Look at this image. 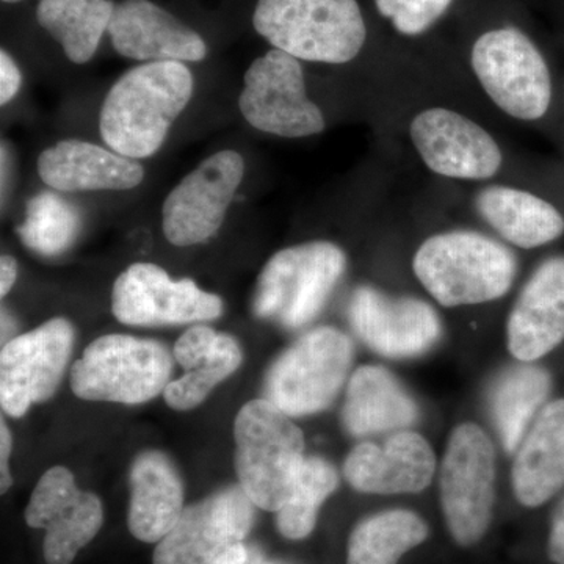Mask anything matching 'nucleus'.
<instances>
[{
	"instance_id": "ea45409f",
	"label": "nucleus",
	"mask_w": 564,
	"mask_h": 564,
	"mask_svg": "<svg viewBox=\"0 0 564 564\" xmlns=\"http://www.w3.org/2000/svg\"><path fill=\"white\" fill-rule=\"evenodd\" d=\"M2 2H6V3H18V2H22V0H2Z\"/></svg>"
},
{
	"instance_id": "0eeeda50",
	"label": "nucleus",
	"mask_w": 564,
	"mask_h": 564,
	"mask_svg": "<svg viewBox=\"0 0 564 564\" xmlns=\"http://www.w3.org/2000/svg\"><path fill=\"white\" fill-rule=\"evenodd\" d=\"M352 356L347 334L332 326L311 329L272 364L263 395L291 417L321 413L343 389Z\"/></svg>"
},
{
	"instance_id": "72a5a7b5",
	"label": "nucleus",
	"mask_w": 564,
	"mask_h": 564,
	"mask_svg": "<svg viewBox=\"0 0 564 564\" xmlns=\"http://www.w3.org/2000/svg\"><path fill=\"white\" fill-rule=\"evenodd\" d=\"M21 70L6 50L0 52V104L6 106L21 88Z\"/></svg>"
},
{
	"instance_id": "393cba45",
	"label": "nucleus",
	"mask_w": 564,
	"mask_h": 564,
	"mask_svg": "<svg viewBox=\"0 0 564 564\" xmlns=\"http://www.w3.org/2000/svg\"><path fill=\"white\" fill-rule=\"evenodd\" d=\"M477 207L503 239L524 250L554 242L564 232L563 215L533 193L494 185L478 193Z\"/></svg>"
},
{
	"instance_id": "9b49d317",
	"label": "nucleus",
	"mask_w": 564,
	"mask_h": 564,
	"mask_svg": "<svg viewBox=\"0 0 564 564\" xmlns=\"http://www.w3.org/2000/svg\"><path fill=\"white\" fill-rule=\"evenodd\" d=\"M240 110L258 131L302 139L325 129L322 110L306 95L299 58L272 50L245 73Z\"/></svg>"
},
{
	"instance_id": "423d86ee",
	"label": "nucleus",
	"mask_w": 564,
	"mask_h": 564,
	"mask_svg": "<svg viewBox=\"0 0 564 564\" xmlns=\"http://www.w3.org/2000/svg\"><path fill=\"white\" fill-rule=\"evenodd\" d=\"M174 356L165 345L126 334L93 340L70 367V388L82 400L140 404L165 391Z\"/></svg>"
},
{
	"instance_id": "9d476101",
	"label": "nucleus",
	"mask_w": 564,
	"mask_h": 564,
	"mask_svg": "<svg viewBox=\"0 0 564 564\" xmlns=\"http://www.w3.org/2000/svg\"><path fill=\"white\" fill-rule=\"evenodd\" d=\"M473 68L497 106L522 121L547 113L552 99L551 73L543 55L518 29L486 32L474 44Z\"/></svg>"
},
{
	"instance_id": "6e6552de",
	"label": "nucleus",
	"mask_w": 564,
	"mask_h": 564,
	"mask_svg": "<svg viewBox=\"0 0 564 564\" xmlns=\"http://www.w3.org/2000/svg\"><path fill=\"white\" fill-rule=\"evenodd\" d=\"M441 505L448 532L463 547L488 532L496 500V448L477 423L455 426L440 475Z\"/></svg>"
},
{
	"instance_id": "7c9ffc66",
	"label": "nucleus",
	"mask_w": 564,
	"mask_h": 564,
	"mask_svg": "<svg viewBox=\"0 0 564 564\" xmlns=\"http://www.w3.org/2000/svg\"><path fill=\"white\" fill-rule=\"evenodd\" d=\"M243 361L242 348L229 334L220 333L215 350L209 358L176 381H170L163 391L165 402L176 411H188L199 406L214 391L215 386L231 377Z\"/></svg>"
},
{
	"instance_id": "4468645a",
	"label": "nucleus",
	"mask_w": 564,
	"mask_h": 564,
	"mask_svg": "<svg viewBox=\"0 0 564 564\" xmlns=\"http://www.w3.org/2000/svg\"><path fill=\"white\" fill-rule=\"evenodd\" d=\"M111 313L124 325H182L215 321L223 313V302L195 281H173L161 267L139 262L115 281Z\"/></svg>"
},
{
	"instance_id": "f8f14e48",
	"label": "nucleus",
	"mask_w": 564,
	"mask_h": 564,
	"mask_svg": "<svg viewBox=\"0 0 564 564\" xmlns=\"http://www.w3.org/2000/svg\"><path fill=\"white\" fill-rule=\"evenodd\" d=\"M73 345V325L61 317L3 345L0 352L2 410L11 417H22L32 404L50 400L62 383Z\"/></svg>"
},
{
	"instance_id": "c85d7f7f",
	"label": "nucleus",
	"mask_w": 564,
	"mask_h": 564,
	"mask_svg": "<svg viewBox=\"0 0 564 564\" xmlns=\"http://www.w3.org/2000/svg\"><path fill=\"white\" fill-rule=\"evenodd\" d=\"M337 486L339 475L333 464L318 456L304 459L288 503L276 513V527L282 536L292 541L310 536L322 505L336 492Z\"/></svg>"
},
{
	"instance_id": "412c9836",
	"label": "nucleus",
	"mask_w": 564,
	"mask_h": 564,
	"mask_svg": "<svg viewBox=\"0 0 564 564\" xmlns=\"http://www.w3.org/2000/svg\"><path fill=\"white\" fill-rule=\"evenodd\" d=\"M39 173L58 192L131 191L144 177L133 159L80 140L61 141L41 152Z\"/></svg>"
},
{
	"instance_id": "dca6fc26",
	"label": "nucleus",
	"mask_w": 564,
	"mask_h": 564,
	"mask_svg": "<svg viewBox=\"0 0 564 564\" xmlns=\"http://www.w3.org/2000/svg\"><path fill=\"white\" fill-rule=\"evenodd\" d=\"M348 321L370 350L392 359L421 356L443 336V323L432 304L414 296H391L369 285L352 292Z\"/></svg>"
},
{
	"instance_id": "4c0bfd02",
	"label": "nucleus",
	"mask_w": 564,
	"mask_h": 564,
	"mask_svg": "<svg viewBox=\"0 0 564 564\" xmlns=\"http://www.w3.org/2000/svg\"><path fill=\"white\" fill-rule=\"evenodd\" d=\"M14 329H17V325H14L13 318L10 317L9 314L3 311L2 313V337L3 339L11 340V334H13Z\"/></svg>"
},
{
	"instance_id": "c9c22d12",
	"label": "nucleus",
	"mask_w": 564,
	"mask_h": 564,
	"mask_svg": "<svg viewBox=\"0 0 564 564\" xmlns=\"http://www.w3.org/2000/svg\"><path fill=\"white\" fill-rule=\"evenodd\" d=\"M13 447V437L6 421L0 422V491L6 494L13 485L10 474V455Z\"/></svg>"
},
{
	"instance_id": "1a4fd4ad",
	"label": "nucleus",
	"mask_w": 564,
	"mask_h": 564,
	"mask_svg": "<svg viewBox=\"0 0 564 564\" xmlns=\"http://www.w3.org/2000/svg\"><path fill=\"white\" fill-rule=\"evenodd\" d=\"M254 508L242 486L234 485L185 508L172 532L155 545L154 564H247L245 544Z\"/></svg>"
},
{
	"instance_id": "bb28decb",
	"label": "nucleus",
	"mask_w": 564,
	"mask_h": 564,
	"mask_svg": "<svg viewBox=\"0 0 564 564\" xmlns=\"http://www.w3.org/2000/svg\"><path fill=\"white\" fill-rule=\"evenodd\" d=\"M111 0H40L36 21L76 65L90 62L109 31Z\"/></svg>"
},
{
	"instance_id": "f03ea898",
	"label": "nucleus",
	"mask_w": 564,
	"mask_h": 564,
	"mask_svg": "<svg viewBox=\"0 0 564 564\" xmlns=\"http://www.w3.org/2000/svg\"><path fill=\"white\" fill-rule=\"evenodd\" d=\"M413 269L441 306L456 307L502 299L513 285L514 252L475 231L430 237L415 252Z\"/></svg>"
},
{
	"instance_id": "a19ab883",
	"label": "nucleus",
	"mask_w": 564,
	"mask_h": 564,
	"mask_svg": "<svg viewBox=\"0 0 564 564\" xmlns=\"http://www.w3.org/2000/svg\"><path fill=\"white\" fill-rule=\"evenodd\" d=\"M262 564H284V563H278V562H263Z\"/></svg>"
},
{
	"instance_id": "20e7f679",
	"label": "nucleus",
	"mask_w": 564,
	"mask_h": 564,
	"mask_svg": "<svg viewBox=\"0 0 564 564\" xmlns=\"http://www.w3.org/2000/svg\"><path fill=\"white\" fill-rule=\"evenodd\" d=\"M252 25L274 50L333 65L351 62L367 39L356 0H259Z\"/></svg>"
},
{
	"instance_id": "39448f33",
	"label": "nucleus",
	"mask_w": 564,
	"mask_h": 564,
	"mask_svg": "<svg viewBox=\"0 0 564 564\" xmlns=\"http://www.w3.org/2000/svg\"><path fill=\"white\" fill-rule=\"evenodd\" d=\"M345 267L344 251L325 240L278 251L259 276L252 311L282 328H302L321 314Z\"/></svg>"
},
{
	"instance_id": "58836bf2",
	"label": "nucleus",
	"mask_w": 564,
	"mask_h": 564,
	"mask_svg": "<svg viewBox=\"0 0 564 564\" xmlns=\"http://www.w3.org/2000/svg\"><path fill=\"white\" fill-rule=\"evenodd\" d=\"M263 556L261 551H258L256 547H250V558H248L247 564H262Z\"/></svg>"
},
{
	"instance_id": "e433bc0d",
	"label": "nucleus",
	"mask_w": 564,
	"mask_h": 564,
	"mask_svg": "<svg viewBox=\"0 0 564 564\" xmlns=\"http://www.w3.org/2000/svg\"><path fill=\"white\" fill-rule=\"evenodd\" d=\"M18 278V263L11 256L0 259V295L6 296L11 291Z\"/></svg>"
},
{
	"instance_id": "b1692460",
	"label": "nucleus",
	"mask_w": 564,
	"mask_h": 564,
	"mask_svg": "<svg viewBox=\"0 0 564 564\" xmlns=\"http://www.w3.org/2000/svg\"><path fill=\"white\" fill-rule=\"evenodd\" d=\"M417 419V403L388 369L362 366L351 375L343 410L351 436L403 432Z\"/></svg>"
},
{
	"instance_id": "4be33fe9",
	"label": "nucleus",
	"mask_w": 564,
	"mask_h": 564,
	"mask_svg": "<svg viewBox=\"0 0 564 564\" xmlns=\"http://www.w3.org/2000/svg\"><path fill=\"white\" fill-rule=\"evenodd\" d=\"M184 510V485L172 459L155 451L137 456L131 467L129 532L143 543H161Z\"/></svg>"
},
{
	"instance_id": "5701e85b",
	"label": "nucleus",
	"mask_w": 564,
	"mask_h": 564,
	"mask_svg": "<svg viewBox=\"0 0 564 564\" xmlns=\"http://www.w3.org/2000/svg\"><path fill=\"white\" fill-rule=\"evenodd\" d=\"M516 499L538 508L564 488V399L545 404L519 445L513 464Z\"/></svg>"
},
{
	"instance_id": "7ed1b4c3",
	"label": "nucleus",
	"mask_w": 564,
	"mask_h": 564,
	"mask_svg": "<svg viewBox=\"0 0 564 564\" xmlns=\"http://www.w3.org/2000/svg\"><path fill=\"white\" fill-rule=\"evenodd\" d=\"M234 440L239 485L256 507L278 513L306 459L302 430L272 402L258 399L237 414Z\"/></svg>"
},
{
	"instance_id": "f257e3e1",
	"label": "nucleus",
	"mask_w": 564,
	"mask_h": 564,
	"mask_svg": "<svg viewBox=\"0 0 564 564\" xmlns=\"http://www.w3.org/2000/svg\"><path fill=\"white\" fill-rule=\"evenodd\" d=\"M193 77L181 62H150L122 74L104 99L99 131L128 159L155 154L191 102Z\"/></svg>"
},
{
	"instance_id": "f3484780",
	"label": "nucleus",
	"mask_w": 564,
	"mask_h": 564,
	"mask_svg": "<svg viewBox=\"0 0 564 564\" xmlns=\"http://www.w3.org/2000/svg\"><path fill=\"white\" fill-rule=\"evenodd\" d=\"M411 140L432 172L452 180L484 181L499 173L502 151L477 122L448 109L421 111Z\"/></svg>"
},
{
	"instance_id": "c756f323",
	"label": "nucleus",
	"mask_w": 564,
	"mask_h": 564,
	"mask_svg": "<svg viewBox=\"0 0 564 564\" xmlns=\"http://www.w3.org/2000/svg\"><path fill=\"white\" fill-rule=\"evenodd\" d=\"M80 229V215L73 204L52 192H43L28 204V215L18 236L29 250L57 256L68 250Z\"/></svg>"
},
{
	"instance_id": "6ab92c4d",
	"label": "nucleus",
	"mask_w": 564,
	"mask_h": 564,
	"mask_svg": "<svg viewBox=\"0 0 564 564\" xmlns=\"http://www.w3.org/2000/svg\"><path fill=\"white\" fill-rule=\"evenodd\" d=\"M115 51L140 62H202L207 44L172 13L151 0H122L109 24Z\"/></svg>"
},
{
	"instance_id": "2eb2a0df",
	"label": "nucleus",
	"mask_w": 564,
	"mask_h": 564,
	"mask_svg": "<svg viewBox=\"0 0 564 564\" xmlns=\"http://www.w3.org/2000/svg\"><path fill=\"white\" fill-rule=\"evenodd\" d=\"M32 529L44 530L47 564H70L95 540L104 524L102 502L80 491L66 467L55 466L40 478L24 513Z\"/></svg>"
},
{
	"instance_id": "473e14b6",
	"label": "nucleus",
	"mask_w": 564,
	"mask_h": 564,
	"mask_svg": "<svg viewBox=\"0 0 564 564\" xmlns=\"http://www.w3.org/2000/svg\"><path fill=\"white\" fill-rule=\"evenodd\" d=\"M220 333L214 332L209 326H192L182 334L174 345V361L180 364L185 372L198 366L214 352Z\"/></svg>"
},
{
	"instance_id": "f704fd0d",
	"label": "nucleus",
	"mask_w": 564,
	"mask_h": 564,
	"mask_svg": "<svg viewBox=\"0 0 564 564\" xmlns=\"http://www.w3.org/2000/svg\"><path fill=\"white\" fill-rule=\"evenodd\" d=\"M549 558L556 564H564V499L556 505L554 516H552Z\"/></svg>"
},
{
	"instance_id": "ddd939ff",
	"label": "nucleus",
	"mask_w": 564,
	"mask_h": 564,
	"mask_svg": "<svg viewBox=\"0 0 564 564\" xmlns=\"http://www.w3.org/2000/svg\"><path fill=\"white\" fill-rule=\"evenodd\" d=\"M245 161L225 150L206 159L173 188L163 204V234L174 247L207 242L221 228L237 188Z\"/></svg>"
},
{
	"instance_id": "a211bd4d",
	"label": "nucleus",
	"mask_w": 564,
	"mask_h": 564,
	"mask_svg": "<svg viewBox=\"0 0 564 564\" xmlns=\"http://www.w3.org/2000/svg\"><path fill=\"white\" fill-rule=\"evenodd\" d=\"M436 455L414 432L392 434L384 444L356 445L344 464L348 485L364 494H417L432 485Z\"/></svg>"
},
{
	"instance_id": "cd10ccee",
	"label": "nucleus",
	"mask_w": 564,
	"mask_h": 564,
	"mask_svg": "<svg viewBox=\"0 0 564 564\" xmlns=\"http://www.w3.org/2000/svg\"><path fill=\"white\" fill-rule=\"evenodd\" d=\"M429 525L410 510L370 516L348 540L347 564H397L406 552L425 543Z\"/></svg>"
},
{
	"instance_id": "2f4dec72",
	"label": "nucleus",
	"mask_w": 564,
	"mask_h": 564,
	"mask_svg": "<svg viewBox=\"0 0 564 564\" xmlns=\"http://www.w3.org/2000/svg\"><path fill=\"white\" fill-rule=\"evenodd\" d=\"M454 0H375L381 17L392 22L397 32L415 36L429 31Z\"/></svg>"
},
{
	"instance_id": "aec40b11",
	"label": "nucleus",
	"mask_w": 564,
	"mask_h": 564,
	"mask_svg": "<svg viewBox=\"0 0 564 564\" xmlns=\"http://www.w3.org/2000/svg\"><path fill=\"white\" fill-rule=\"evenodd\" d=\"M564 340V258L538 267L516 300L507 323V345L519 362H534Z\"/></svg>"
},
{
	"instance_id": "a878e982",
	"label": "nucleus",
	"mask_w": 564,
	"mask_h": 564,
	"mask_svg": "<svg viewBox=\"0 0 564 564\" xmlns=\"http://www.w3.org/2000/svg\"><path fill=\"white\" fill-rule=\"evenodd\" d=\"M552 391V377L543 367L522 362L507 367L489 389L494 425L508 454L518 452L534 415Z\"/></svg>"
}]
</instances>
